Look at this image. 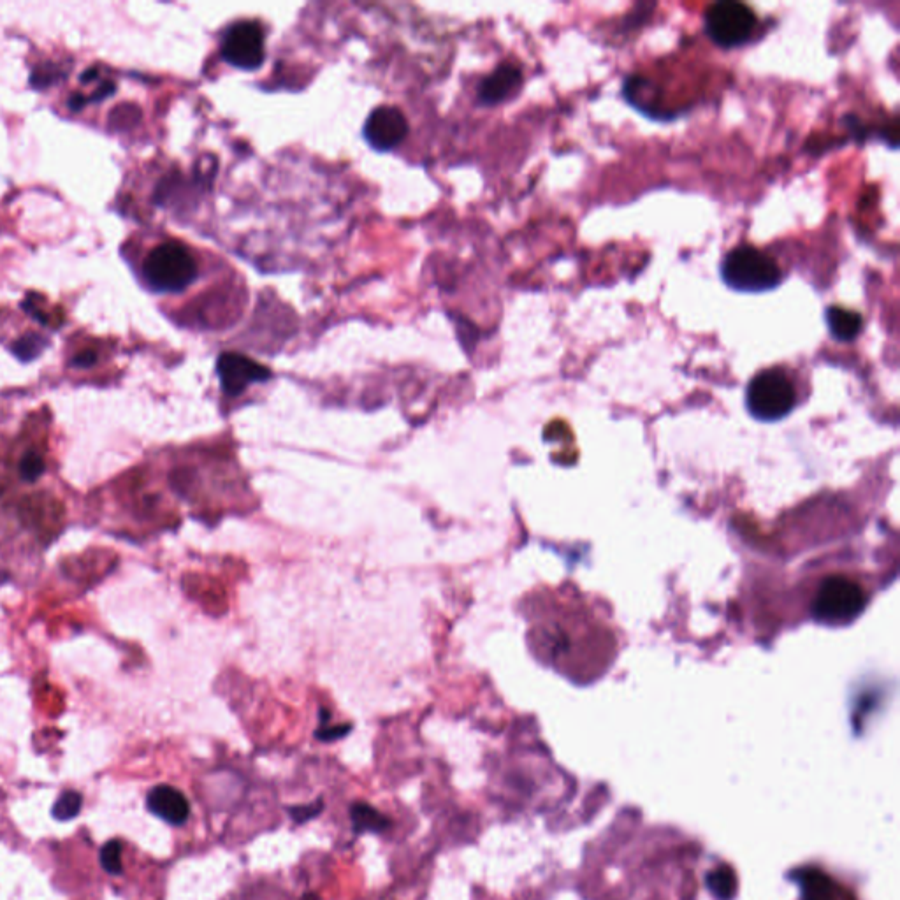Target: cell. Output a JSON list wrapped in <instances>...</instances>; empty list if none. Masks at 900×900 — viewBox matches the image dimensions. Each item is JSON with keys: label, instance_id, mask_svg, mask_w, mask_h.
<instances>
[{"label": "cell", "instance_id": "obj_6", "mask_svg": "<svg viewBox=\"0 0 900 900\" xmlns=\"http://www.w3.org/2000/svg\"><path fill=\"white\" fill-rule=\"evenodd\" d=\"M797 405V385L784 368H765L749 380L746 387V408L756 421H781L792 414Z\"/></svg>", "mask_w": 900, "mask_h": 900}, {"label": "cell", "instance_id": "obj_16", "mask_svg": "<svg viewBox=\"0 0 900 900\" xmlns=\"http://www.w3.org/2000/svg\"><path fill=\"white\" fill-rule=\"evenodd\" d=\"M707 885L716 899L728 900L735 892L734 872L730 871L728 867L712 871L711 876L707 878Z\"/></svg>", "mask_w": 900, "mask_h": 900}, {"label": "cell", "instance_id": "obj_2", "mask_svg": "<svg viewBox=\"0 0 900 900\" xmlns=\"http://www.w3.org/2000/svg\"><path fill=\"white\" fill-rule=\"evenodd\" d=\"M595 855L609 858L593 869L617 871V876L593 879V888L619 885L600 893L595 900H693L695 853L690 842L660 828H610L596 842Z\"/></svg>", "mask_w": 900, "mask_h": 900}, {"label": "cell", "instance_id": "obj_19", "mask_svg": "<svg viewBox=\"0 0 900 900\" xmlns=\"http://www.w3.org/2000/svg\"><path fill=\"white\" fill-rule=\"evenodd\" d=\"M322 811H324V802L320 799L315 800L312 804H306V806L289 807V814H291L292 820L298 821V823H306V821L313 820Z\"/></svg>", "mask_w": 900, "mask_h": 900}, {"label": "cell", "instance_id": "obj_13", "mask_svg": "<svg viewBox=\"0 0 900 900\" xmlns=\"http://www.w3.org/2000/svg\"><path fill=\"white\" fill-rule=\"evenodd\" d=\"M146 806L150 809V813L155 814L157 818L166 821L169 825L180 827L189 820V800L180 790H176L173 786H167V784L155 786L152 792L148 793Z\"/></svg>", "mask_w": 900, "mask_h": 900}, {"label": "cell", "instance_id": "obj_4", "mask_svg": "<svg viewBox=\"0 0 900 900\" xmlns=\"http://www.w3.org/2000/svg\"><path fill=\"white\" fill-rule=\"evenodd\" d=\"M871 593L857 577L830 574L821 579L811 600V614L825 626L853 623L869 605Z\"/></svg>", "mask_w": 900, "mask_h": 900}, {"label": "cell", "instance_id": "obj_20", "mask_svg": "<svg viewBox=\"0 0 900 900\" xmlns=\"http://www.w3.org/2000/svg\"><path fill=\"white\" fill-rule=\"evenodd\" d=\"M43 347V342H41V336H37V334H32L29 340H22V342L16 343V354L22 357V359H32V357L37 356V352L41 350Z\"/></svg>", "mask_w": 900, "mask_h": 900}, {"label": "cell", "instance_id": "obj_8", "mask_svg": "<svg viewBox=\"0 0 900 900\" xmlns=\"http://www.w3.org/2000/svg\"><path fill=\"white\" fill-rule=\"evenodd\" d=\"M220 55L229 66L241 71H255L266 59V37L261 25L241 20L225 30Z\"/></svg>", "mask_w": 900, "mask_h": 900}, {"label": "cell", "instance_id": "obj_3", "mask_svg": "<svg viewBox=\"0 0 900 900\" xmlns=\"http://www.w3.org/2000/svg\"><path fill=\"white\" fill-rule=\"evenodd\" d=\"M721 282L739 294H765L781 287L784 273L772 255L753 245H739L726 252L719 264Z\"/></svg>", "mask_w": 900, "mask_h": 900}, {"label": "cell", "instance_id": "obj_12", "mask_svg": "<svg viewBox=\"0 0 900 900\" xmlns=\"http://www.w3.org/2000/svg\"><path fill=\"white\" fill-rule=\"evenodd\" d=\"M523 85V71L521 67L505 62L496 67L486 80L480 83L479 101L484 106H496L507 101L519 92Z\"/></svg>", "mask_w": 900, "mask_h": 900}, {"label": "cell", "instance_id": "obj_1", "mask_svg": "<svg viewBox=\"0 0 900 900\" xmlns=\"http://www.w3.org/2000/svg\"><path fill=\"white\" fill-rule=\"evenodd\" d=\"M526 616L531 651L570 683H596L614 665L619 653L616 626L609 612L574 584L540 589Z\"/></svg>", "mask_w": 900, "mask_h": 900}, {"label": "cell", "instance_id": "obj_22", "mask_svg": "<svg viewBox=\"0 0 900 900\" xmlns=\"http://www.w3.org/2000/svg\"><path fill=\"white\" fill-rule=\"evenodd\" d=\"M301 900H320L315 893H306Z\"/></svg>", "mask_w": 900, "mask_h": 900}, {"label": "cell", "instance_id": "obj_17", "mask_svg": "<svg viewBox=\"0 0 900 900\" xmlns=\"http://www.w3.org/2000/svg\"><path fill=\"white\" fill-rule=\"evenodd\" d=\"M81 806H83V799H81L80 793H62L53 806V816L60 821L73 820L80 814Z\"/></svg>", "mask_w": 900, "mask_h": 900}, {"label": "cell", "instance_id": "obj_11", "mask_svg": "<svg viewBox=\"0 0 900 900\" xmlns=\"http://www.w3.org/2000/svg\"><path fill=\"white\" fill-rule=\"evenodd\" d=\"M623 97L625 101L642 113L644 117L656 120V122H672L677 115L670 113L661 106L658 101V90L653 81L647 80L642 74H630L623 83Z\"/></svg>", "mask_w": 900, "mask_h": 900}, {"label": "cell", "instance_id": "obj_9", "mask_svg": "<svg viewBox=\"0 0 900 900\" xmlns=\"http://www.w3.org/2000/svg\"><path fill=\"white\" fill-rule=\"evenodd\" d=\"M408 122L400 109L380 106L364 124V138L378 152H391L407 139Z\"/></svg>", "mask_w": 900, "mask_h": 900}, {"label": "cell", "instance_id": "obj_15", "mask_svg": "<svg viewBox=\"0 0 900 900\" xmlns=\"http://www.w3.org/2000/svg\"><path fill=\"white\" fill-rule=\"evenodd\" d=\"M350 818H352V825H354L356 832H375V834H380V832H384V830L391 827L389 818H385L384 814L378 813L375 807L363 804V802H357V804L350 807Z\"/></svg>", "mask_w": 900, "mask_h": 900}, {"label": "cell", "instance_id": "obj_5", "mask_svg": "<svg viewBox=\"0 0 900 900\" xmlns=\"http://www.w3.org/2000/svg\"><path fill=\"white\" fill-rule=\"evenodd\" d=\"M145 284L157 294H180L187 291L199 276L196 255L180 241H162L141 262Z\"/></svg>", "mask_w": 900, "mask_h": 900}, {"label": "cell", "instance_id": "obj_10", "mask_svg": "<svg viewBox=\"0 0 900 900\" xmlns=\"http://www.w3.org/2000/svg\"><path fill=\"white\" fill-rule=\"evenodd\" d=\"M217 371L220 382H222V389L229 396H238L247 389L248 385L266 382L271 377L268 368H264L262 364L255 363L254 359L243 356V354H236V352H225L218 357Z\"/></svg>", "mask_w": 900, "mask_h": 900}, {"label": "cell", "instance_id": "obj_14", "mask_svg": "<svg viewBox=\"0 0 900 900\" xmlns=\"http://www.w3.org/2000/svg\"><path fill=\"white\" fill-rule=\"evenodd\" d=\"M825 324L832 340L851 343L864 331V315L844 306L830 305L825 308Z\"/></svg>", "mask_w": 900, "mask_h": 900}, {"label": "cell", "instance_id": "obj_7", "mask_svg": "<svg viewBox=\"0 0 900 900\" xmlns=\"http://www.w3.org/2000/svg\"><path fill=\"white\" fill-rule=\"evenodd\" d=\"M756 27V13L744 2L719 0L705 9V36L723 50H737L748 44Z\"/></svg>", "mask_w": 900, "mask_h": 900}, {"label": "cell", "instance_id": "obj_18", "mask_svg": "<svg viewBox=\"0 0 900 900\" xmlns=\"http://www.w3.org/2000/svg\"><path fill=\"white\" fill-rule=\"evenodd\" d=\"M101 864L109 874H120L124 865H122V844L118 841H111L101 850Z\"/></svg>", "mask_w": 900, "mask_h": 900}, {"label": "cell", "instance_id": "obj_21", "mask_svg": "<svg viewBox=\"0 0 900 900\" xmlns=\"http://www.w3.org/2000/svg\"><path fill=\"white\" fill-rule=\"evenodd\" d=\"M347 734H349V726H338V728L320 730V732H317V737H319L320 741H334V739H340V737Z\"/></svg>", "mask_w": 900, "mask_h": 900}]
</instances>
